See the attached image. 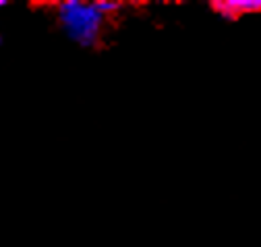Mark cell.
Wrapping results in <instances>:
<instances>
[{"label": "cell", "instance_id": "obj_2", "mask_svg": "<svg viewBox=\"0 0 261 247\" xmlns=\"http://www.w3.org/2000/svg\"><path fill=\"white\" fill-rule=\"evenodd\" d=\"M212 11L222 19L237 21L245 15L261 13V0H224V3H214Z\"/></svg>", "mask_w": 261, "mask_h": 247}, {"label": "cell", "instance_id": "obj_4", "mask_svg": "<svg viewBox=\"0 0 261 247\" xmlns=\"http://www.w3.org/2000/svg\"><path fill=\"white\" fill-rule=\"evenodd\" d=\"M0 46H3V38H0Z\"/></svg>", "mask_w": 261, "mask_h": 247}, {"label": "cell", "instance_id": "obj_3", "mask_svg": "<svg viewBox=\"0 0 261 247\" xmlns=\"http://www.w3.org/2000/svg\"><path fill=\"white\" fill-rule=\"evenodd\" d=\"M5 7H7V3L5 0H0V11H5Z\"/></svg>", "mask_w": 261, "mask_h": 247}, {"label": "cell", "instance_id": "obj_1", "mask_svg": "<svg viewBox=\"0 0 261 247\" xmlns=\"http://www.w3.org/2000/svg\"><path fill=\"white\" fill-rule=\"evenodd\" d=\"M118 3H83V0H64L56 5V23L73 44L81 48H93L100 44L108 21L120 11Z\"/></svg>", "mask_w": 261, "mask_h": 247}]
</instances>
